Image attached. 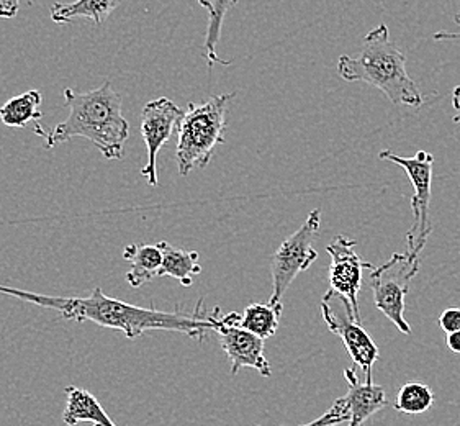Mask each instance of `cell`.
<instances>
[{"instance_id": "1", "label": "cell", "mask_w": 460, "mask_h": 426, "mask_svg": "<svg viewBox=\"0 0 460 426\" xmlns=\"http://www.w3.org/2000/svg\"><path fill=\"white\" fill-rule=\"evenodd\" d=\"M10 297L27 300L30 304L58 310L66 320L93 322V324L119 330L128 340H137L153 330L177 332L199 342H205L208 332H215L220 308L208 312L202 300L195 306L194 314L164 312L157 308L133 306L119 298L105 296L101 288H95L87 297H47L33 292L10 288Z\"/></svg>"}, {"instance_id": "2", "label": "cell", "mask_w": 460, "mask_h": 426, "mask_svg": "<svg viewBox=\"0 0 460 426\" xmlns=\"http://www.w3.org/2000/svg\"><path fill=\"white\" fill-rule=\"evenodd\" d=\"M65 99L69 107V117L65 121L48 133L40 125L33 127L38 137L45 138V146L55 148L63 141L83 137L93 141L105 159L123 158L129 125L121 111L120 93L113 89L111 81L91 93H77L67 87Z\"/></svg>"}, {"instance_id": "3", "label": "cell", "mask_w": 460, "mask_h": 426, "mask_svg": "<svg viewBox=\"0 0 460 426\" xmlns=\"http://www.w3.org/2000/svg\"><path fill=\"white\" fill-rule=\"evenodd\" d=\"M336 69L346 83L362 81L377 87L394 105H423V93L406 73V56L390 40L385 23L364 37L359 56H341Z\"/></svg>"}, {"instance_id": "4", "label": "cell", "mask_w": 460, "mask_h": 426, "mask_svg": "<svg viewBox=\"0 0 460 426\" xmlns=\"http://www.w3.org/2000/svg\"><path fill=\"white\" fill-rule=\"evenodd\" d=\"M236 93L215 95L203 103H189L179 121L175 158L181 176H189L194 169H203L210 163L218 145L225 143L226 111Z\"/></svg>"}, {"instance_id": "5", "label": "cell", "mask_w": 460, "mask_h": 426, "mask_svg": "<svg viewBox=\"0 0 460 426\" xmlns=\"http://www.w3.org/2000/svg\"><path fill=\"white\" fill-rule=\"evenodd\" d=\"M378 158L382 161L395 163L396 166L402 167L413 186L414 194L411 197L413 225L406 233V251L414 258H420L429 235L433 232L429 204H431L434 156L428 151H418L413 158H402L394 151L384 149L378 153Z\"/></svg>"}, {"instance_id": "6", "label": "cell", "mask_w": 460, "mask_h": 426, "mask_svg": "<svg viewBox=\"0 0 460 426\" xmlns=\"http://www.w3.org/2000/svg\"><path fill=\"white\" fill-rule=\"evenodd\" d=\"M420 264V258H414L406 251L395 253L385 264L370 271L374 304L405 334H411V326L405 320V298Z\"/></svg>"}, {"instance_id": "7", "label": "cell", "mask_w": 460, "mask_h": 426, "mask_svg": "<svg viewBox=\"0 0 460 426\" xmlns=\"http://www.w3.org/2000/svg\"><path fill=\"white\" fill-rule=\"evenodd\" d=\"M322 210L314 209L305 220L304 225L292 233L279 248L270 262L272 274V302H282L287 288L294 282L300 272L314 264L318 253L314 248V235L320 230Z\"/></svg>"}, {"instance_id": "8", "label": "cell", "mask_w": 460, "mask_h": 426, "mask_svg": "<svg viewBox=\"0 0 460 426\" xmlns=\"http://www.w3.org/2000/svg\"><path fill=\"white\" fill-rule=\"evenodd\" d=\"M358 241L350 240L346 235H340L332 240L326 251L332 258L330 262V290L324 297H336L344 312L360 324V308L358 294L362 286V271H372L374 266L362 260L356 253Z\"/></svg>"}, {"instance_id": "9", "label": "cell", "mask_w": 460, "mask_h": 426, "mask_svg": "<svg viewBox=\"0 0 460 426\" xmlns=\"http://www.w3.org/2000/svg\"><path fill=\"white\" fill-rule=\"evenodd\" d=\"M241 314L231 312L226 315L218 314L215 332L220 334L223 351L231 361V374L236 376L243 368L256 369L262 377H270L272 369L264 352V342L254 333L244 330L240 324Z\"/></svg>"}, {"instance_id": "10", "label": "cell", "mask_w": 460, "mask_h": 426, "mask_svg": "<svg viewBox=\"0 0 460 426\" xmlns=\"http://www.w3.org/2000/svg\"><path fill=\"white\" fill-rule=\"evenodd\" d=\"M182 117L184 111L167 97L147 102L141 111V135L147 148V163L141 169V174L146 177L151 187L157 186V155L172 138Z\"/></svg>"}, {"instance_id": "11", "label": "cell", "mask_w": 460, "mask_h": 426, "mask_svg": "<svg viewBox=\"0 0 460 426\" xmlns=\"http://www.w3.org/2000/svg\"><path fill=\"white\" fill-rule=\"evenodd\" d=\"M320 308H322L323 320L328 324L330 332L340 336L350 359L364 371L366 380L370 382L372 368L377 362L378 354H380L377 344L374 343V340L368 336L359 322L352 320L348 314L340 315L330 300H323Z\"/></svg>"}, {"instance_id": "12", "label": "cell", "mask_w": 460, "mask_h": 426, "mask_svg": "<svg viewBox=\"0 0 460 426\" xmlns=\"http://www.w3.org/2000/svg\"><path fill=\"white\" fill-rule=\"evenodd\" d=\"M344 379L349 387L344 395L350 412L349 426H362L366 420L387 407L385 389L382 386H376L374 380L360 382L356 371L350 368L344 369Z\"/></svg>"}, {"instance_id": "13", "label": "cell", "mask_w": 460, "mask_h": 426, "mask_svg": "<svg viewBox=\"0 0 460 426\" xmlns=\"http://www.w3.org/2000/svg\"><path fill=\"white\" fill-rule=\"evenodd\" d=\"M66 408L63 422L67 426L77 425L81 422H91L93 425L117 426L113 423L101 402L93 397L89 390L69 386L66 387Z\"/></svg>"}, {"instance_id": "14", "label": "cell", "mask_w": 460, "mask_h": 426, "mask_svg": "<svg viewBox=\"0 0 460 426\" xmlns=\"http://www.w3.org/2000/svg\"><path fill=\"white\" fill-rule=\"evenodd\" d=\"M123 258L128 261L127 282L131 288H141L153 279L159 278L163 266V251L159 244H128L123 251Z\"/></svg>"}, {"instance_id": "15", "label": "cell", "mask_w": 460, "mask_h": 426, "mask_svg": "<svg viewBox=\"0 0 460 426\" xmlns=\"http://www.w3.org/2000/svg\"><path fill=\"white\" fill-rule=\"evenodd\" d=\"M120 4L121 0H74L71 4H53L51 20L56 23H73L75 19H89L93 25L101 27Z\"/></svg>"}, {"instance_id": "16", "label": "cell", "mask_w": 460, "mask_h": 426, "mask_svg": "<svg viewBox=\"0 0 460 426\" xmlns=\"http://www.w3.org/2000/svg\"><path fill=\"white\" fill-rule=\"evenodd\" d=\"M159 248L163 251V266L159 278H174L184 286L190 288L194 284L195 276L202 272L199 264L200 254L197 251H184L169 244L167 241H159Z\"/></svg>"}, {"instance_id": "17", "label": "cell", "mask_w": 460, "mask_h": 426, "mask_svg": "<svg viewBox=\"0 0 460 426\" xmlns=\"http://www.w3.org/2000/svg\"><path fill=\"white\" fill-rule=\"evenodd\" d=\"M282 312H284L282 302H272V300H269L267 304L252 302L241 314L240 324L251 333L267 340L277 333Z\"/></svg>"}, {"instance_id": "18", "label": "cell", "mask_w": 460, "mask_h": 426, "mask_svg": "<svg viewBox=\"0 0 460 426\" xmlns=\"http://www.w3.org/2000/svg\"><path fill=\"white\" fill-rule=\"evenodd\" d=\"M203 9L208 12V27H207V37H205V56L208 59V66L213 65L230 66L231 61L221 59L217 55V47L220 41L221 27L225 15L230 12L234 5L240 4V0H199Z\"/></svg>"}, {"instance_id": "19", "label": "cell", "mask_w": 460, "mask_h": 426, "mask_svg": "<svg viewBox=\"0 0 460 426\" xmlns=\"http://www.w3.org/2000/svg\"><path fill=\"white\" fill-rule=\"evenodd\" d=\"M41 93L38 91H28L19 97L10 99L9 102L0 107V120L7 127L23 129L28 121H40L43 113L40 111Z\"/></svg>"}, {"instance_id": "20", "label": "cell", "mask_w": 460, "mask_h": 426, "mask_svg": "<svg viewBox=\"0 0 460 426\" xmlns=\"http://www.w3.org/2000/svg\"><path fill=\"white\" fill-rule=\"evenodd\" d=\"M434 394L426 384L408 382L396 394L394 407L406 415H421L433 407Z\"/></svg>"}, {"instance_id": "21", "label": "cell", "mask_w": 460, "mask_h": 426, "mask_svg": "<svg viewBox=\"0 0 460 426\" xmlns=\"http://www.w3.org/2000/svg\"><path fill=\"white\" fill-rule=\"evenodd\" d=\"M349 407H348V404H346L344 397H341V399L334 402V405H332V407L330 408L323 417L316 418V420L310 422V423H306V425L296 426H338L341 425V423H344V422H349Z\"/></svg>"}, {"instance_id": "22", "label": "cell", "mask_w": 460, "mask_h": 426, "mask_svg": "<svg viewBox=\"0 0 460 426\" xmlns=\"http://www.w3.org/2000/svg\"><path fill=\"white\" fill-rule=\"evenodd\" d=\"M439 326L444 333H454L460 330V306L446 308L439 315Z\"/></svg>"}, {"instance_id": "23", "label": "cell", "mask_w": 460, "mask_h": 426, "mask_svg": "<svg viewBox=\"0 0 460 426\" xmlns=\"http://www.w3.org/2000/svg\"><path fill=\"white\" fill-rule=\"evenodd\" d=\"M22 0H0V19H13L19 13Z\"/></svg>"}, {"instance_id": "24", "label": "cell", "mask_w": 460, "mask_h": 426, "mask_svg": "<svg viewBox=\"0 0 460 426\" xmlns=\"http://www.w3.org/2000/svg\"><path fill=\"white\" fill-rule=\"evenodd\" d=\"M452 107H454V117H452V121L454 123H460V85H457L456 89H454V93H452Z\"/></svg>"}, {"instance_id": "25", "label": "cell", "mask_w": 460, "mask_h": 426, "mask_svg": "<svg viewBox=\"0 0 460 426\" xmlns=\"http://www.w3.org/2000/svg\"><path fill=\"white\" fill-rule=\"evenodd\" d=\"M447 348L451 350L454 354H460V330L454 332V333L447 334Z\"/></svg>"}, {"instance_id": "26", "label": "cell", "mask_w": 460, "mask_h": 426, "mask_svg": "<svg viewBox=\"0 0 460 426\" xmlns=\"http://www.w3.org/2000/svg\"><path fill=\"white\" fill-rule=\"evenodd\" d=\"M454 20H456V23L460 27V13H457ZM434 38L436 40H454V38H460V33H436Z\"/></svg>"}, {"instance_id": "27", "label": "cell", "mask_w": 460, "mask_h": 426, "mask_svg": "<svg viewBox=\"0 0 460 426\" xmlns=\"http://www.w3.org/2000/svg\"><path fill=\"white\" fill-rule=\"evenodd\" d=\"M93 426H102V425H93Z\"/></svg>"}]
</instances>
